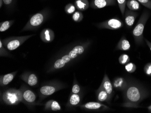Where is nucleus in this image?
Segmentation results:
<instances>
[{
    "instance_id": "f257e3e1",
    "label": "nucleus",
    "mask_w": 151,
    "mask_h": 113,
    "mask_svg": "<svg viewBox=\"0 0 151 113\" xmlns=\"http://www.w3.org/2000/svg\"><path fill=\"white\" fill-rule=\"evenodd\" d=\"M149 95L148 91L139 83L129 80L123 91L124 103L122 106L128 108L139 107V104Z\"/></svg>"
},
{
    "instance_id": "f03ea898",
    "label": "nucleus",
    "mask_w": 151,
    "mask_h": 113,
    "mask_svg": "<svg viewBox=\"0 0 151 113\" xmlns=\"http://www.w3.org/2000/svg\"><path fill=\"white\" fill-rule=\"evenodd\" d=\"M150 12L147 10L142 12L140 17L132 31L135 43L138 45H142L143 43L144 37L143 32L147 22L150 17Z\"/></svg>"
},
{
    "instance_id": "7ed1b4c3",
    "label": "nucleus",
    "mask_w": 151,
    "mask_h": 113,
    "mask_svg": "<svg viewBox=\"0 0 151 113\" xmlns=\"http://www.w3.org/2000/svg\"><path fill=\"white\" fill-rule=\"evenodd\" d=\"M50 15V11L45 8L32 16L26 23L22 31L32 30L36 29L42 25L47 19Z\"/></svg>"
},
{
    "instance_id": "20e7f679",
    "label": "nucleus",
    "mask_w": 151,
    "mask_h": 113,
    "mask_svg": "<svg viewBox=\"0 0 151 113\" xmlns=\"http://www.w3.org/2000/svg\"><path fill=\"white\" fill-rule=\"evenodd\" d=\"M2 99L7 105H17L23 102L22 91L15 88L7 89L2 93Z\"/></svg>"
},
{
    "instance_id": "39448f33",
    "label": "nucleus",
    "mask_w": 151,
    "mask_h": 113,
    "mask_svg": "<svg viewBox=\"0 0 151 113\" xmlns=\"http://www.w3.org/2000/svg\"><path fill=\"white\" fill-rule=\"evenodd\" d=\"M35 34L27 35V36H19V37H11L3 40L2 41L3 45L6 49L10 50H15L19 48L27 40L35 36Z\"/></svg>"
},
{
    "instance_id": "423d86ee",
    "label": "nucleus",
    "mask_w": 151,
    "mask_h": 113,
    "mask_svg": "<svg viewBox=\"0 0 151 113\" xmlns=\"http://www.w3.org/2000/svg\"><path fill=\"white\" fill-rule=\"evenodd\" d=\"M96 26L101 29L117 30L123 27L124 23L119 18H114L97 23Z\"/></svg>"
},
{
    "instance_id": "0eeeda50",
    "label": "nucleus",
    "mask_w": 151,
    "mask_h": 113,
    "mask_svg": "<svg viewBox=\"0 0 151 113\" xmlns=\"http://www.w3.org/2000/svg\"><path fill=\"white\" fill-rule=\"evenodd\" d=\"M116 0H92L90 3V6L93 9H101L108 6L117 5Z\"/></svg>"
},
{
    "instance_id": "6e6552de",
    "label": "nucleus",
    "mask_w": 151,
    "mask_h": 113,
    "mask_svg": "<svg viewBox=\"0 0 151 113\" xmlns=\"http://www.w3.org/2000/svg\"><path fill=\"white\" fill-rule=\"evenodd\" d=\"M138 13L135 11L126 9L124 12V21L127 27L130 28L134 25L136 18L138 17Z\"/></svg>"
},
{
    "instance_id": "1a4fd4ad",
    "label": "nucleus",
    "mask_w": 151,
    "mask_h": 113,
    "mask_svg": "<svg viewBox=\"0 0 151 113\" xmlns=\"http://www.w3.org/2000/svg\"><path fill=\"white\" fill-rule=\"evenodd\" d=\"M81 107L89 110H105L109 109V107L99 102H89L81 105Z\"/></svg>"
},
{
    "instance_id": "9d476101",
    "label": "nucleus",
    "mask_w": 151,
    "mask_h": 113,
    "mask_svg": "<svg viewBox=\"0 0 151 113\" xmlns=\"http://www.w3.org/2000/svg\"><path fill=\"white\" fill-rule=\"evenodd\" d=\"M60 89L59 86L56 85H46L42 86L40 90V93L45 97L50 96Z\"/></svg>"
},
{
    "instance_id": "9b49d317",
    "label": "nucleus",
    "mask_w": 151,
    "mask_h": 113,
    "mask_svg": "<svg viewBox=\"0 0 151 113\" xmlns=\"http://www.w3.org/2000/svg\"><path fill=\"white\" fill-rule=\"evenodd\" d=\"M100 87L107 92L109 97L111 98L113 93V86L106 74H105L104 75V77Z\"/></svg>"
},
{
    "instance_id": "f8f14e48",
    "label": "nucleus",
    "mask_w": 151,
    "mask_h": 113,
    "mask_svg": "<svg viewBox=\"0 0 151 113\" xmlns=\"http://www.w3.org/2000/svg\"><path fill=\"white\" fill-rule=\"evenodd\" d=\"M96 99L99 102H107L109 103L111 99L107 92L101 87H100L98 90L96 91Z\"/></svg>"
},
{
    "instance_id": "ddd939ff",
    "label": "nucleus",
    "mask_w": 151,
    "mask_h": 113,
    "mask_svg": "<svg viewBox=\"0 0 151 113\" xmlns=\"http://www.w3.org/2000/svg\"><path fill=\"white\" fill-rule=\"evenodd\" d=\"M40 38L45 43H50L54 39V32L50 28H45L41 32Z\"/></svg>"
},
{
    "instance_id": "4468645a",
    "label": "nucleus",
    "mask_w": 151,
    "mask_h": 113,
    "mask_svg": "<svg viewBox=\"0 0 151 113\" xmlns=\"http://www.w3.org/2000/svg\"><path fill=\"white\" fill-rule=\"evenodd\" d=\"M128 82L129 80H127L123 77H117L114 80L113 86L117 90L123 91L127 87Z\"/></svg>"
},
{
    "instance_id": "2eb2a0df",
    "label": "nucleus",
    "mask_w": 151,
    "mask_h": 113,
    "mask_svg": "<svg viewBox=\"0 0 151 113\" xmlns=\"http://www.w3.org/2000/svg\"><path fill=\"white\" fill-rule=\"evenodd\" d=\"M22 91L23 101L29 104H32L36 100V95L33 91L26 89Z\"/></svg>"
},
{
    "instance_id": "dca6fc26",
    "label": "nucleus",
    "mask_w": 151,
    "mask_h": 113,
    "mask_svg": "<svg viewBox=\"0 0 151 113\" xmlns=\"http://www.w3.org/2000/svg\"><path fill=\"white\" fill-rule=\"evenodd\" d=\"M131 48V45L129 41L124 36H123L120 39L117 45H116V50L127 51L129 50Z\"/></svg>"
},
{
    "instance_id": "f3484780",
    "label": "nucleus",
    "mask_w": 151,
    "mask_h": 113,
    "mask_svg": "<svg viewBox=\"0 0 151 113\" xmlns=\"http://www.w3.org/2000/svg\"><path fill=\"white\" fill-rule=\"evenodd\" d=\"M22 78L27 84L31 87L35 86L38 83V79L35 74H26L22 76Z\"/></svg>"
},
{
    "instance_id": "a211bd4d",
    "label": "nucleus",
    "mask_w": 151,
    "mask_h": 113,
    "mask_svg": "<svg viewBox=\"0 0 151 113\" xmlns=\"http://www.w3.org/2000/svg\"><path fill=\"white\" fill-rule=\"evenodd\" d=\"M17 73V72H15L1 76L0 80L1 86H5L9 84L13 80L14 78H15Z\"/></svg>"
},
{
    "instance_id": "6ab92c4d",
    "label": "nucleus",
    "mask_w": 151,
    "mask_h": 113,
    "mask_svg": "<svg viewBox=\"0 0 151 113\" xmlns=\"http://www.w3.org/2000/svg\"><path fill=\"white\" fill-rule=\"evenodd\" d=\"M76 8L80 11H83L90 7L88 0H75L74 2Z\"/></svg>"
},
{
    "instance_id": "aec40b11",
    "label": "nucleus",
    "mask_w": 151,
    "mask_h": 113,
    "mask_svg": "<svg viewBox=\"0 0 151 113\" xmlns=\"http://www.w3.org/2000/svg\"><path fill=\"white\" fill-rule=\"evenodd\" d=\"M45 109L52 111H59L61 109V107L58 102L54 100H50L46 103Z\"/></svg>"
},
{
    "instance_id": "412c9836",
    "label": "nucleus",
    "mask_w": 151,
    "mask_h": 113,
    "mask_svg": "<svg viewBox=\"0 0 151 113\" xmlns=\"http://www.w3.org/2000/svg\"><path fill=\"white\" fill-rule=\"evenodd\" d=\"M140 3L137 0H127L126 5L129 10L133 11H138L141 8Z\"/></svg>"
},
{
    "instance_id": "4be33fe9",
    "label": "nucleus",
    "mask_w": 151,
    "mask_h": 113,
    "mask_svg": "<svg viewBox=\"0 0 151 113\" xmlns=\"http://www.w3.org/2000/svg\"><path fill=\"white\" fill-rule=\"evenodd\" d=\"M81 102V97L78 94H72L69 97L68 104L70 106L78 105Z\"/></svg>"
},
{
    "instance_id": "5701e85b",
    "label": "nucleus",
    "mask_w": 151,
    "mask_h": 113,
    "mask_svg": "<svg viewBox=\"0 0 151 113\" xmlns=\"http://www.w3.org/2000/svg\"><path fill=\"white\" fill-rule=\"evenodd\" d=\"M14 22V21H5L0 23V32H3L8 30L13 23Z\"/></svg>"
},
{
    "instance_id": "b1692460",
    "label": "nucleus",
    "mask_w": 151,
    "mask_h": 113,
    "mask_svg": "<svg viewBox=\"0 0 151 113\" xmlns=\"http://www.w3.org/2000/svg\"><path fill=\"white\" fill-rule=\"evenodd\" d=\"M72 18L76 22H80L83 18V15L80 11H77L74 13L72 16Z\"/></svg>"
},
{
    "instance_id": "393cba45",
    "label": "nucleus",
    "mask_w": 151,
    "mask_h": 113,
    "mask_svg": "<svg viewBox=\"0 0 151 113\" xmlns=\"http://www.w3.org/2000/svg\"><path fill=\"white\" fill-rule=\"evenodd\" d=\"M76 8L74 4L71 3L67 4L64 8L65 12L69 15L74 13L76 11Z\"/></svg>"
},
{
    "instance_id": "a878e982",
    "label": "nucleus",
    "mask_w": 151,
    "mask_h": 113,
    "mask_svg": "<svg viewBox=\"0 0 151 113\" xmlns=\"http://www.w3.org/2000/svg\"><path fill=\"white\" fill-rule=\"evenodd\" d=\"M118 5L119 8L121 12L122 16H124V12L126 8V3L127 0H116Z\"/></svg>"
},
{
    "instance_id": "bb28decb",
    "label": "nucleus",
    "mask_w": 151,
    "mask_h": 113,
    "mask_svg": "<svg viewBox=\"0 0 151 113\" xmlns=\"http://www.w3.org/2000/svg\"><path fill=\"white\" fill-rule=\"evenodd\" d=\"M119 61L121 65H126L130 61L129 56L126 54H123L119 56Z\"/></svg>"
},
{
    "instance_id": "cd10ccee",
    "label": "nucleus",
    "mask_w": 151,
    "mask_h": 113,
    "mask_svg": "<svg viewBox=\"0 0 151 113\" xmlns=\"http://www.w3.org/2000/svg\"><path fill=\"white\" fill-rule=\"evenodd\" d=\"M125 69L127 72L129 73H133L137 69L136 65L133 63H128L125 65Z\"/></svg>"
},
{
    "instance_id": "c85d7f7f",
    "label": "nucleus",
    "mask_w": 151,
    "mask_h": 113,
    "mask_svg": "<svg viewBox=\"0 0 151 113\" xmlns=\"http://www.w3.org/2000/svg\"><path fill=\"white\" fill-rule=\"evenodd\" d=\"M65 65L66 64L61 60V59H58L57 60H56L55 62H54L53 68L55 69H61V68L64 67Z\"/></svg>"
},
{
    "instance_id": "c756f323",
    "label": "nucleus",
    "mask_w": 151,
    "mask_h": 113,
    "mask_svg": "<svg viewBox=\"0 0 151 113\" xmlns=\"http://www.w3.org/2000/svg\"><path fill=\"white\" fill-rule=\"evenodd\" d=\"M8 54V52L7 51L6 48L3 45L2 40L1 39L0 40V55H1V56H7Z\"/></svg>"
},
{
    "instance_id": "7c9ffc66",
    "label": "nucleus",
    "mask_w": 151,
    "mask_h": 113,
    "mask_svg": "<svg viewBox=\"0 0 151 113\" xmlns=\"http://www.w3.org/2000/svg\"><path fill=\"white\" fill-rule=\"evenodd\" d=\"M140 4L151 11V0H137Z\"/></svg>"
},
{
    "instance_id": "2f4dec72",
    "label": "nucleus",
    "mask_w": 151,
    "mask_h": 113,
    "mask_svg": "<svg viewBox=\"0 0 151 113\" xmlns=\"http://www.w3.org/2000/svg\"><path fill=\"white\" fill-rule=\"evenodd\" d=\"M143 70L147 75L151 76V63H148L145 65Z\"/></svg>"
},
{
    "instance_id": "473e14b6",
    "label": "nucleus",
    "mask_w": 151,
    "mask_h": 113,
    "mask_svg": "<svg viewBox=\"0 0 151 113\" xmlns=\"http://www.w3.org/2000/svg\"><path fill=\"white\" fill-rule=\"evenodd\" d=\"M80 87L77 83H74L72 89V94H78L80 92Z\"/></svg>"
},
{
    "instance_id": "72a5a7b5",
    "label": "nucleus",
    "mask_w": 151,
    "mask_h": 113,
    "mask_svg": "<svg viewBox=\"0 0 151 113\" xmlns=\"http://www.w3.org/2000/svg\"><path fill=\"white\" fill-rule=\"evenodd\" d=\"M4 4L7 8H11L15 4V0H3Z\"/></svg>"
},
{
    "instance_id": "f704fd0d",
    "label": "nucleus",
    "mask_w": 151,
    "mask_h": 113,
    "mask_svg": "<svg viewBox=\"0 0 151 113\" xmlns=\"http://www.w3.org/2000/svg\"><path fill=\"white\" fill-rule=\"evenodd\" d=\"M61 60H62V61L66 64L68 63V62L71 60V58L69 57V56L68 55V54L63 55V56L61 58Z\"/></svg>"
},
{
    "instance_id": "c9c22d12",
    "label": "nucleus",
    "mask_w": 151,
    "mask_h": 113,
    "mask_svg": "<svg viewBox=\"0 0 151 113\" xmlns=\"http://www.w3.org/2000/svg\"><path fill=\"white\" fill-rule=\"evenodd\" d=\"M145 41L147 45V46H148V48L150 49V50L151 51V43L150 42H149L148 40H147V39L145 38Z\"/></svg>"
},
{
    "instance_id": "e433bc0d",
    "label": "nucleus",
    "mask_w": 151,
    "mask_h": 113,
    "mask_svg": "<svg viewBox=\"0 0 151 113\" xmlns=\"http://www.w3.org/2000/svg\"><path fill=\"white\" fill-rule=\"evenodd\" d=\"M3 4H4V2H3V0H0V8L2 7Z\"/></svg>"
},
{
    "instance_id": "4c0bfd02",
    "label": "nucleus",
    "mask_w": 151,
    "mask_h": 113,
    "mask_svg": "<svg viewBox=\"0 0 151 113\" xmlns=\"http://www.w3.org/2000/svg\"><path fill=\"white\" fill-rule=\"evenodd\" d=\"M147 109L150 113H151V104L147 107Z\"/></svg>"
}]
</instances>
